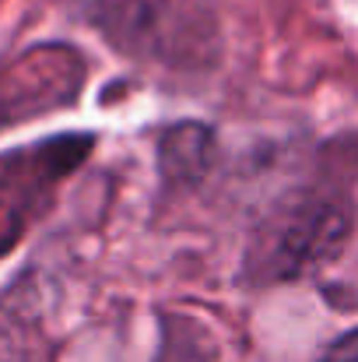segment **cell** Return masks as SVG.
<instances>
[{
    "label": "cell",
    "mask_w": 358,
    "mask_h": 362,
    "mask_svg": "<svg viewBox=\"0 0 358 362\" xmlns=\"http://www.w3.org/2000/svg\"><path fill=\"white\" fill-rule=\"evenodd\" d=\"M81 7L102 35L141 57H193L208 35L183 0H81Z\"/></svg>",
    "instance_id": "6da1fadb"
},
{
    "label": "cell",
    "mask_w": 358,
    "mask_h": 362,
    "mask_svg": "<svg viewBox=\"0 0 358 362\" xmlns=\"http://www.w3.org/2000/svg\"><path fill=\"white\" fill-rule=\"evenodd\" d=\"M88 144L92 137H56L0 158V253L21 240L28 222L46 208L53 183L85 158Z\"/></svg>",
    "instance_id": "7a4b0ae2"
},
{
    "label": "cell",
    "mask_w": 358,
    "mask_h": 362,
    "mask_svg": "<svg viewBox=\"0 0 358 362\" xmlns=\"http://www.w3.org/2000/svg\"><path fill=\"white\" fill-rule=\"evenodd\" d=\"M348 215L330 201L299 204L263 233L260 246L253 250V271L260 278L306 274L316 264L334 260V253L348 240Z\"/></svg>",
    "instance_id": "3957f363"
},
{
    "label": "cell",
    "mask_w": 358,
    "mask_h": 362,
    "mask_svg": "<svg viewBox=\"0 0 358 362\" xmlns=\"http://www.w3.org/2000/svg\"><path fill=\"white\" fill-rule=\"evenodd\" d=\"M81 85V57L67 49H39L35 53V78H18L0 88V123L28 120L46 106L67 103Z\"/></svg>",
    "instance_id": "277c9868"
},
{
    "label": "cell",
    "mask_w": 358,
    "mask_h": 362,
    "mask_svg": "<svg viewBox=\"0 0 358 362\" xmlns=\"http://www.w3.org/2000/svg\"><path fill=\"white\" fill-rule=\"evenodd\" d=\"M215 155V137L201 123H176L158 141V165L172 183H193L208 173Z\"/></svg>",
    "instance_id": "5b68a950"
},
{
    "label": "cell",
    "mask_w": 358,
    "mask_h": 362,
    "mask_svg": "<svg viewBox=\"0 0 358 362\" xmlns=\"http://www.w3.org/2000/svg\"><path fill=\"white\" fill-rule=\"evenodd\" d=\"M316 362H358V327L348 331V334H341Z\"/></svg>",
    "instance_id": "8992f818"
}]
</instances>
